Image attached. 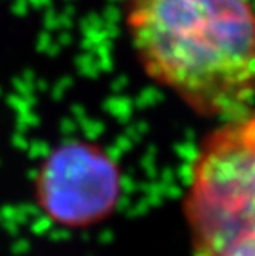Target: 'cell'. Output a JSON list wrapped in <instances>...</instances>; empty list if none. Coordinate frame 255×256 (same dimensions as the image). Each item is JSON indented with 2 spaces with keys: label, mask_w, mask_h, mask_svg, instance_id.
Masks as SVG:
<instances>
[{
  "label": "cell",
  "mask_w": 255,
  "mask_h": 256,
  "mask_svg": "<svg viewBox=\"0 0 255 256\" xmlns=\"http://www.w3.org/2000/svg\"><path fill=\"white\" fill-rule=\"evenodd\" d=\"M126 26L146 74L205 118L255 101L250 0H126Z\"/></svg>",
  "instance_id": "6da1fadb"
},
{
  "label": "cell",
  "mask_w": 255,
  "mask_h": 256,
  "mask_svg": "<svg viewBox=\"0 0 255 256\" xmlns=\"http://www.w3.org/2000/svg\"><path fill=\"white\" fill-rule=\"evenodd\" d=\"M184 214L196 256H219L255 240V108L202 140Z\"/></svg>",
  "instance_id": "7a4b0ae2"
},
{
  "label": "cell",
  "mask_w": 255,
  "mask_h": 256,
  "mask_svg": "<svg viewBox=\"0 0 255 256\" xmlns=\"http://www.w3.org/2000/svg\"><path fill=\"white\" fill-rule=\"evenodd\" d=\"M121 182L110 157L88 142L57 149L39 176V200L50 218L65 225H86L115 208Z\"/></svg>",
  "instance_id": "3957f363"
},
{
  "label": "cell",
  "mask_w": 255,
  "mask_h": 256,
  "mask_svg": "<svg viewBox=\"0 0 255 256\" xmlns=\"http://www.w3.org/2000/svg\"><path fill=\"white\" fill-rule=\"evenodd\" d=\"M219 256H255V240L238 243Z\"/></svg>",
  "instance_id": "277c9868"
}]
</instances>
